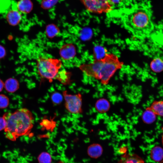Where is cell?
<instances>
[{
  "label": "cell",
  "instance_id": "obj_14",
  "mask_svg": "<svg viewBox=\"0 0 163 163\" xmlns=\"http://www.w3.org/2000/svg\"><path fill=\"white\" fill-rule=\"evenodd\" d=\"M71 76L70 72L62 70L59 72L56 78L63 85H69L71 83Z\"/></svg>",
  "mask_w": 163,
  "mask_h": 163
},
{
  "label": "cell",
  "instance_id": "obj_22",
  "mask_svg": "<svg viewBox=\"0 0 163 163\" xmlns=\"http://www.w3.org/2000/svg\"><path fill=\"white\" fill-rule=\"evenodd\" d=\"M9 104V99L6 95L0 94V108H5L8 106Z\"/></svg>",
  "mask_w": 163,
  "mask_h": 163
},
{
  "label": "cell",
  "instance_id": "obj_20",
  "mask_svg": "<svg viewBox=\"0 0 163 163\" xmlns=\"http://www.w3.org/2000/svg\"><path fill=\"white\" fill-rule=\"evenodd\" d=\"M39 163H51L52 158L50 154L46 152L41 153L38 156Z\"/></svg>",
  "mask_w": 163,
  "mask_h": 163
},
{
  "label": "cell",
  "instance_id": "obj_13",
  "mask_svg": "<svg viewBox=\"0 0 163 163\" xmlns=\"http://www.w3.org/2000/svg\"><path fill=\"white\" fill-rule=\"evenodd\" d=\"M95 108L98 112L104 113L107 111L110 107V104L108 100L104 98H101L96 101Z\"/></svg>",
  "mask_w": 163,
  "mask_h": 163
},
{
  "label": "cell",
  "instance_id": "obj_11",
  "mask_svg": "<svg viewBox=\"0 0 163 163\" xmlns=\"http://www.w3.org/2000/svg\"><path fill=\"white\" fill-rule=\"evenodd\" d=\"M19 83L16 79L10 78L7 79L4 83L5 90L10 93H14L19 88Z\"/></svg>",
  "mask_w": 163,
  "mask_h": 163
},
{
  "label": "cell",
  "instance_id": "obj_10",
  "mask_svg": "<svg viewBox=\"0 0 163 163\" xmlns=\"http://www.w3.org/2000/svg\"><path fill=\"white\" fill-rule=\"evenodd\" d=\"M118 163H145L139 156L134 154H129L123 156Z\"/></svg>",
  "mask_w": 163,
  "mask_h": 163
},
{
  "label": "cell",
  "instance_id": "obj_3",
  "mask_svg": "<svg viewBox=\"0 0 163 163\" xmlns=\"http://www.w3.org/2000/svg\"><path fill=\"white\" fill-rule=\"evenodd\" d=\"M3 117L6 122L4 129L5 136L12 140L19 136L28 135L33 127V115L26 108L18 109L13 113H6Z\"/></svg>",
  "mask_w": 163,
  "mask_h": 163
},
{
  "label": "cell",
  "instance_id": "obj_18",
  "mask_svg": "<svg viewBox=\"0 0 163 163\" xmlns=\"http://www.w3.org/2000/svg\"><path fill=\"white\" fill-rule=\"evenodd\" d=\"M149 107L157 115L163 117V99L154 101Z\"/></svg>",
  "mask_w": 163,
  "mask_h": 163
},
{
  "label": "cell",
  "instance_id": "obj_19",
  "mask_svg": "<svg viewBox=\"0 0 163 163\" xmlns=\"http://www.w3.org/2000/svg\"><path fill=\"white\" fill-rule=\"evenodd\" d=\"M59 29L55 25L50 24L47 26L46 29V33L49 37L53 38L59 32Z\"/></svg>",
  "mask_w": 163,
  "mask_h": 163
},
{
  "label": "cell",
  "instance_id": "obj_16",
  "mask_svg": "<svg viewBox=\"0 0 163 163\" xmlns=\"http://www.w3.org/2000/svg\"><path fill=\"white\" fill-rule=\"evenodd\" d=\"M150 157L153 161L158 162L163 158V149L159 146L153 148L150 152Z\"/></svg>",
  "mask_w": 163,
  "mask_h": 163
},
{
  "label": "cell",
  "instance_id": "obj_6",
  "mask_svg": "<svg viewBox=\"0 0 163 163\" xmlns=\"http://www.w3.org/2000/svg\"><path fill=\"white\" fill-rule=\"evenodd\" d=\"M65 101V106L69 113L73 114L81 113L82 112V99L81 94H69L66 91L62 93Z\"/></svg>",
  "mask_w": 163,
  "mask_h": 163
},
{
  "label": "cell",
  "instance_id": "obj_25",
  "mask_svg": "<svg viewBox=\"0 0 163 163\" xmlns=\"http://www.w3.org/2000/svg\"><path fill=\"white\" fill-rule=\"evenodd\" d=\"M113 3V4L115 8L117 5H121L123 2V1L124 0H111Z\"/></svg>",
  "mask_w": 163,
  "mask_h": 163
},
{
  "label": "cell",
  "instance_id": "obj_21",
  "mask_svg": "<svg viewBox=\"0 0 163 163\" xmlns=\"http://www.w3.org/2000/svg\"><path fill=\"white\" fill-rule=\"evenodd\" d=\"M51 98L53 104L58 105L62 102L63 97L60 93L56 92L52 94Z\"/></svg>",
  "mask_w": 163,
  "mask_h": 163
},
{
  "label": "cell",
  "instance_id": "obj_4",
  "mask_svg": "<svg viewBox=\"0 0 163 163\" xmlns=\"http://www.w3.org/2000/svg\"><path fill=\"white\" fill-rule=\"evenodd\" d=\"M61 60L53 58L39 57L37 61V68L41 78L50 82L56 78L62 66Z\"/></svg>",
  "mask_w": 163,
  "mask_h": 163
},
{
  "label": "cell",
  "instance_id": "obj_24",
  "mask_svg": "<svg viewBox=\"0 0 163 163\" xmlns=\"http://www.w3.org/2000/svg\"><path fill=\"white\" fill-rule=\"evenodd\" d=\"M6 51L5 48L0 45V59H2L5 56Z\"/></svg>",
  "mask_w": 163,
  "mask_h": 163
},
{
  "label": "cell",
  "instance_id": "obj_9",
  "mask_svg": "<svg viewBox=\"0 0 163 163\" xmlns=\"http://www.w3.org/2000/svg\"><path fill=\"white\" fill-rule=\"evenodd\" d=\"M156 115L149 107H147L142 115L143 121L145 123L150 124L154 122L156 120Z\"/></svg>",
  "mask_w": 163,
  "mask_h": 163
},
{
  "label": "cell",
  "instance_id": "obj_7",
  "mask_svg": "<svg viewBox=\"0 0 163 163\" xmlns=\"http://www.w3.org/2000/svg\"><path fill=\"white\" fill-rule=\"evenodd\" d=\"M76 53L75 47L71 43H67L63 45L59 50L61 57L65 60L72 59L75 57Z\"/></svg>",
  "mask_w": 163,
  "mask_h": 163
},
{
  "label": "cell",
  "instance_id": "obj_12",
  "mask_svg": "<svg viewBox=\"0 0 163 163\" xmlns=\"http://www.w3.org/2000/svg\"><path fill=\"white\" fill-rule=\"evenodd\" d=\"M101 146L97 144H93L90 145L88 148L87 152L90 157L97 158L100 156L102 153Z\"/></svg>",
  "mask_w": 163,
  "mask_h": 163
},
{
  "label": "cell",
  "instance_id": "obj_1",
  "mask_svg": "<svg viewBox=\"0 0 163 163\" xmlns=\"http://www.w3.org/2000/svg\"><path fill=\"white\" fill-rule=\"evenodd\" d=\"M123 64L116 54L106 53L101 57L80 65L79 68L87 76L106 85L116 72L122 68Z\"/></svg>",
  "mask_w": 163,
  "mask_h": 163
},
{
  "label": "cell",
  "instance_id": "obj_17",
  "mask_svg": "<svg viewBox=\"0 0 163 163\" xmlns=\"http://www.w3.org/2000/svg\"><path fill=\"white\" fill-rule=\"evenodd\" d=\"M150 68L153 72L158 73L163 71V60L160 58L153 59L150 63Z\"/></svg>",
  "mask_w": 163,
  "mask_h": 163
},
{
  "label": "cell",
  "instance_id": "obj_15",
  "mask_svg": "<svg viewBox=\"0 0 163 163\" xmlns=\"http://www.w3.org/2000/svg\"><path fill=\"white\" fill-rule=\"evenodd\" d=\"M19 10L22 13H27L32 10V4L30 0H21L17 5Z\"/></svg>",
  "mask_w": 163,
  "mask_h": 163
},
{
  "label": "cell",
  "instance_id": "obj_27",
  "mask_svg": "<svg viewBox=\"0 0 163 163\" xmlns=\"http://www.w3.org/2000/svg\"><path fill=\"white\" fill-rule=\"evenodd\" d=\"M162 130L163 131V134H162V144L163 145V127L162 128Z\"/></svg>",
  "mask_w": 163,
  "mask_h": 163
},
{
  "label": "cell",
  "instance_id": "obj_2",
  "mask_svg": "<svg viewBox=\"0 0 163 163\" xmlns=\"http://www.w3.org/2000/svg\"><path fill=\"white\" fill-rule=\"evenodd\" d=\"M121 21L124 28L138 38L147 36L152 29L148 11L137 5H135L125 12L121 16Z\"/></svg>",
  "mask_w": 163,
  "mask_h": 163
},
{
  "label": "cell",
  "instance_id": "obj_8",
  "mask_svg": "<svg viewBox=\"0 0 163 163\" xmlns=\"http://www.w3.org/2000/svg\"><path fill=\"white\" fill-rule=\"evenodd\" d=\"M6 18L7 21L10 25L15 26L19 23L21 19V16L19 11L12 10L8 13Z\"/></svg>",
  "mask_w": 163,
  "mask_h": 163
},
{
  "label": "cell",
  "instance_id": "obj_28",
  "mask_svg": "<svg viewBox=\"0 0 163 163\" xmlns=\"http://www.w3.org/2000/svg\"><path fill=\"white\" fill-rule=\"evenodd\" d=\"M57 163H63L61 161H59V162H58Z\"/></svg>",
  "mask_w": 163,
  "mask_h": 163
},
{
  "label": "cell",
  "instance_id": "obj_26",
  "mask_svg": "<svg viewBox=\"0 0 163 163\" xmlns=\"http://www.w3.org/2000/svg\"><path fill=\"white\" fill-rule=\"evenodd\" d=\"M4 87V83L0 79V92H1Z\"/></svg>",
  "mask_w": 163,
  "mask_h": 163
},
{
  "label": "cell",
  "instance_id": "obj_29",
  "mask_svg": "<svg viewBox=\"0 0 163 163\" xmlns=\"http://www.w3.org/2000/svg\"><path fill=\"white\" fill-rule=\"evenodd\" d=\"M161 163H163V162H161Z\"/></svg>",
  "mask_w": 163,
  "mask_h": 163
},
{
  "label": "cell",
  "instance_id": "obj_23",
  "mask_svg": "<svg viewBox=\"0 0 163 163\" xmlns=\"http://www.w3.org/2000/svg\"><path fill=\"white\" fill-rule=\"evenodd\" d=\"M6 126V122L3 117H0V131L4 130Z\"/></svg>",
  "mask_w": 163,
  "mask_h": 163
},
{
  "label": "cell",
  "instance_id": "obj_5",
  "mask_svg": "<svg viewBox=\"0 0 163 163\" xmlns=\"http://www.w3.org/2000/svg\"><path fill=\"white\" fill-rule=\"evenodd\" d=\"M90 12L101 14L110 12L115 8L111 0H80Z\"/></svg>",
  "mask_w": 163,
  "mask_h": 163
}]
</instances>
